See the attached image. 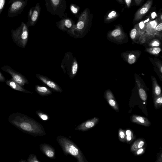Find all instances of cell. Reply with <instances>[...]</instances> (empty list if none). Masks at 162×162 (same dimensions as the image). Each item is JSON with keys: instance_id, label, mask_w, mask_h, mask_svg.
I'll return each mask as SVG.
<instances>
[{"instance_id": "38", "label": "cell", "mask_w": 162, "mask_h": 162, "mask_svg": "<svg viewBox=\"0 0 162 162\" xmlns=\"http://www.w3.org/2000/svg\"><path fill=\"white\" fill-rule=\"evenodd\" d=\"M161 51V49L160 48H155L153 49L152 52L155 54H157L159 53Z\"/></svg>"}, {"instance_id": "6", "label": "cell", "mask_w": 162, "mask_h": 162, "mask_svg": "<svg viewBox=\"0 0 162 162\" xmlns=\"http://www.w3.org/2000/svg\"><path fill=\"white\" fill-rule=\"evenodd\" d=\"M47 11L54 15H57L60 18L65 15L66 9V0H45Z\"/></svg>"}, {"instance_id": "14", "label": "cell", "mask_w": 162, "mask_h": 162, "mask_svg": "<svg viewBox=\"0 0 162 162\" xmlns=\"http://www.w3.org/2000/svg\"><path fill=\"white\" fill-rule=\"evenodd\" d=\"M40 149L45 156L52 159L56 158L55 149L50 145L47 144H43L39 146Z\"/></svg>"}, {"instance_id": "10", "label": "cell", "mask_w": 162, "mask_h": 162, "mask_svg": "<svg viewBox=\"0 0 162 162\" xmlns=\"http://www.w3.org/2000/svg\"><path fill=\"white\" fill-rule=\"evenodd\" d=\"M66 13L56 24L59 29L64 31L69 32L74 28L76 24L71 18L67 17Z\"/></svg>"}, {"instance_id": "40", "label": "cell", "mask_w": 162, "mask_h": 162, "mask_svg": "<svg viewBox=\"0 0 162 162\" xmlns=\"http://www.w3.org/2000/svg\"><path fill=\"white\" fill-rule=\"evenodd\" d=\"M143 0H135V2L137 6H139L141 4Z\"/></svg>"}, {"instance_id": "28", "label": "cell", "mask_w": 162, "mask_h": 162, "mask_svg": "<svg viewBox=\"0 0 162 162\" xmlns=\"http://www.w3.org/2000/svg\"><path fill=\"white\" fill-rule=\"evenodd\" d=\"M27 161L28 162H41L38 160L36 155L33 154H30Z\"/></svg>"}, {"instance_id": "15", "label": "cell", "mask_w": 162, "mask_h": 162, "mask_svg": "<svg viewBox=\"0 0 162 162\" xmlns=\"http://www.w3.org/2000/svg\"><path fill=\"white\" fill-rule=\"evenodd\" d=\"M131 120L132 122L146 126H149L151 123L147 118L143 116L138 115H133L131 117Z\"/></svg>"}, {"instance_id": "20", "label": "cell", "mask_w": 162, "mask_h": 162, "mask_svg": "<svg viewBox=\"0 0 162 162\" xmlns=\"http://www.w3.org/2000/svg\"><path fill=\"white\" fill-rule=\"evenodd\" d=\"M119 16L118 13L115 11L110 12L105 17L104 21L105 23L112 22Z\"/></svg>"}, {"instance_id": "23", "label": "cell", "mask_w": 162, "mask_h": 162, "mask_svg": "<svg viewBox=\"0 0 162 162\" xmlns=\"http://www.w3.org/2000/svg\"><path fill=\"white\" fill-rule=\"evenodd\" d=\"M36 113L38 116L43 121H47L50 120V117L48 115L41 111H37Z\"/></svg>"}, {"instance_id": "13", "label": "cell", "mask_w": 162, "mask_h": 162, "mask_svg": "<svg viewBox=\"0 0 162 162\" xmlns=\"http://www.w3.org/2000/svg\"><path fill=\"white\" fill-rule=\"evenodd\" d=\"M99 120V118L96 117L87 120L77 126L75 129L82 131H89L98 123Z\"/></svg>"}, {"instance_id": "1", "label": "cell", "mask_w": 162, "mask_h": 162, "mask_svg": "<svg viewBox=\"0 0 162 162\" xmlns=\"http://www.w3.org/2000/svg\"><path fill=\"white\" fill-rule=\"evenodd\" d=\"M8 120L12 125L23 132L34 136L46 134L43 126L34 119L20 113L10 115Z\"/></svg>"}, {"instance_id": "25", "label": "cell", "mask_w": 162, "mask_h": 162, "mask_svg": "<svg viewBox=\"0 0 162 162\" xmlns=\"http://www.w3.org/2000/svg\"><path fill=\"white\" fill-rule=\"evenodd\" d=\"M118 137L119 140L122 142H126V134L125 131L120 129L118 131Z\"/></svg>"}, {"instance_id": "24", "label": "cell", "mask_w": 162, "mask_h": 162, "mask_svg": "<svg viewBox=\"0 0 162 162\" xmlns=\"http://www.w3.org/2000/svg\"><path fill=\"white\" fill-rule=\"evenodd\" d=\"M154 107L157 109H160L162 105V97L161 96L157 97L154 100Z\"/></svg>"}, {"instance_id": "11", "label": "cell", "mask_w": 162, "mask_h": 162, "mask_svg": "<svg viewBox=\"0 0 162 162\" xmlns=\"http://www.w3.org/2000/svg\"><path fill=\"white\" fill-rule=\"evenodd\" d=\"M153 3V0H148L136 12L134 17V21H138L143 18L151 9Z\"/></svg>"}, {"instance_id": "2", "label": "cell", "mask_w": 162, "mask_h": 162, "mask_svg": "<svg viewBox=\"0 0 162 162\" xmlns=\"http://www.w3.org/2000/svg\"><path fill=\"white\" fill-rule=\"evenodd\" d=\"M92 18L93 15L90 10L88 8H86L79 16L74 28L67 34L75 38L83 37L88 32Z\"/></svg>"}, {"instance_id": "19", "label": "cell", "mask_w": 162, "mask_h": 162, "mask_svg": "<svg viewBox=\"0 0 162 162\" xmlns=\"http://www.w3.org/2000/svg\"><path fill=\"white\" fill-rule=\"evenodd\" d=\"M145 144V141L143 138L138 139L134 142L131 148V152H134L139 148L144 147Z\"/></svg>"}, {"instance_id": "22", "label": "cell", "mask_w": 162, "mask_h": 162, "mask_svg": "<svg viewBox=\"0 0 162 162\" xmlns=\"http://www.w3.org/2000/svg\"><path fill=\"white\" fill-rule=\"evenodd\" d=\"M162 21L159 19V18H157L156 20L150 21L146 24L147 28L148 30L150 29L154 30L156 29L157 25L158 24V22Z\"/></svg>"}, {"instance_id": "41", "label": "cell", "mask_w": 162, "mask_h": 162, "mask_svg": "<svg viewBox=\"0 0 162 162\" xmlns=\"http://www.w3.org/2000/svg\"><path fill=\"white\" fill-rule=\"evenodd\" d=\"M160 44L157 42L154 41L152 44V46L153 47H158L159 46Z\"/></svg>"}, {"instance_id": "37", "label": "cell", "mask_w": 162, "mask_h": 162, "mask_svg": "<svg viewBox=\"0 0 162 162\" xmlns=\"http://www.w3.org/2000/svg\"><path fill=\"white\" fill-rule=\"evenodd\" d=\"M5 78L3 75L2 73L0 71V82L4 83L6 81Z\"/></svg>"}, {"instance_id": "18", "label": "cell", "mask_w": 162, "mask_h": 162, "mask_svg": "<svg viewBox=\"0 0 162 162\" xmlns=\"http://www.w3.org/2000/svg\"><path fill=\"white\" fill-rule=\"evenodd\" d=\"M106 98L109 105L117 112L119 111V108L117 103L114 99L112 94L109 92L106 93Z\"/></svg>"}, {"instance_id": "36", "label": "cell", "mask_w": 162, "mask_h": 162, "mask_svg": "<svg viewBox=\"0 0 162 162\" xmlns=\"http://www.w3.org/2000/svg\"><path fill=\"white\" fill-rule=\"evenodd\" d=\"M125 1L127 7L128 8H129L131 5L132 0H125Z\"/></svg>"}, {"instance_id": "44", "label": "cell", "mask_w": 162, "mask_h": 162, "mask_svg": "<svg viewBox=\"0 0 162 162\" xmlns=\"http://www.w3.org/2000/svg\"><path fill=\"white\" fill-rule=\"evenodd\" d=\"M15 1V0H9V4H11L13 1Z\"/></svg>"}, {"instance_id": "30", "label": "cell", "mask_w": 162, "mask_h": 162, "mask_svg": "<svg viewBox=\"0 0 162 162\" xmlns=\"http://www.w3.org/2000/svg\"><path fill=\"white\" fill-rule=\"evenodd\" d=\"M121 33V31L119 29H116L112 31L111 35L113 37H116L120 36Z\"/></svg>"}, {"instance_id": "34", "label": "cell", "mask_w": 162, "mask_h": 162, "mask_svg": "<svg viewBox=\"0 0 162 162\" xmlns=\"http://www.w3.org/2000/svg\"><path fill=\"white\" fill-rule=\"evenodd\" d=\"M154 93L157 97L160 96L161 90L160 87L159 86H157L155 87Z\"/></svg>"}, {"instance_id": "4", "label": "cell", "mask_w": 162, "mask_h": 162, "mask_svg": "<svg viewBox=\"0 0 162 162\" xmlns=\"http://www.w3.org/2000/svg\"><path fill=\"white\" fill-rule=\"evenodd\" d=\"M23 22L16 30H12L11 37L13 41L18 46L24 48L28 43L29 38V29Z\"/></svg>"}, {"instance_id": "3", "label": "cell", "mask_w": 162, "mask_h": 162, "mask_svg": "<svg viewBox=\"0 0 162 162\" xmlns=\"http://www.w3.org/2000/svg\"><path fill=\"white\" fill-rule=\"evenodd\" d=\"M56 140L66 156L70 155L76 158L78 162H87L82 151L73 141L62 136H58Z\"/></svg>"}, {"instance_id": "32", "label": "cell", "mask_w": 162, "mask_h": 162, "mask_svg": "<svg viewBox=\"0 0 162 162\" xmlns=\"http://www.w3.org/2000/svg\"><path fill=\"white\" fill-rule=\"evenodd\" d=\"M136 57L134 55H130L128 59V62L130 64H133L136 62Z\"/></svg>"}, {"instance_id": "29", "label": "cell", "mask_w": 162, "mask_h": 162, "mask_svg": "<svg viewBox=\"0 0 162 162\" xmlns=\"http://www.w3.org/2000/svg\"><path fill=\"white\" fill-rule=\"evenodd\" d=\"M145 148L144 147H142L134 152V154L136 156H140L142 155L145 152Z\"/></svg>"}, {"instance_id": "21", "label": "cell", "mask_w": 162, "mask_h": 162, "mask_svg": "<svg viewBox=\"0 0 162 162\" xmlns=\"http://www.w3.org/2000/svg\"><path fill=\"white\" fill-rule=\"evenodd\" d=\"M126 134V142L128 144H131L135 137L132 131L130 129H127L125 131Z\"/></svg>"}, {"instance_id": "7", "label": "cell", "mask_w": 162, "mask_h": 162, "mask_svg": "<svg viewBox=\"0 0 162 162\" xmlns=\"http://www.w3.org/2000/svg\"><path fill=\"white\" fill-rule=\"evenodd\" d=\"M28 0H15L11 4L8 10V17L13 18L21 14L26 6Z\"/></svg>"}, {"instance_id": "46", "label": "cell", "mask_w": 162, "mask_h": 162, "mask_svg": "<svg viewBox=\"0 0 162 162\" xmlns=\"http://www.w3.org/2000/svg\"><path fill=\"white\" fill-rule=\"evenodd\" d=\"M162 67H161V73H162Z\"/></svg>"}, {"instance_id": "17", "label": "cell", "mask_w": 162, "mask_h": 162, "mask_svg": "<svg viewBox=\"0 0 162 162\" xmlns=\"http://www.w3.org/2000/svg\"><path fill=\"white\" fill-rule=\"evenodd\" d=\"M35 90L40 96L43 97L50 95L53 93L52 91L48 88L38 85L36 86Z\"/></svg>"}, {"instance_id": "39", "label": "cell", "mask_w": 162, "mask_h": 162, "mask_svg": "<svg viewBox=\"0 0 162 162\" xmlns=\"http://www.w3.org/2000/svg\"><path fill=\"white\" fill-rule=\"evenodd\" d=\"M157 15L156 12H152L151 14V19H153L155 18H156L157 16Z\"/></svg>"}, {"instance_id": "35", "label": "cell", "mask_w": 162, "mask_h": 162, "mask_svg": "<svg viewBox=\"0 0 162 162\" xmlns=\"http://www.w3.org/2000/svg\"><path fill=\"white\" fill-rule=\"evenodd\" d=\"M156 30L158 31H160L162 30V22H161L160 23L158 24L156 27Z\"/></svg>"}, {"instance_id": "5", "label": "cell", "mask_w": 162, "mask_h": 162, "mask_svg": "<svg viewBox=\"0 0 162 162\" xmlns=\"http://www.w3.org/2000/svg\"><path fill=\"white\" fill-rule=\"evenodd\" d=\"M62 68L64 73H66L71 79L75 77L77 73L78 64L76 57L70 52L66 53L61 64Z\"/></svg>"}, {"instance_id": "42", "label": "cell", "mask_w": 162, "mask_h": 162, "mask_svg": "<svg viewBox=\"0 0 162 162\" xmlns=\"http://www.w3.org/2000/svg\"><path fill=\"white\" fill-rule=\"evenodd\" d=\"M157 162H162V154L161 153L160 154V156L159 157V158L158 159Z\"/></svg>"}, {"instance_id": "8", "label": "cell", "mask_w": 162, "mask_h": 162, "mask_svg": "<svg viewBox=\"0 0 162 162\" xmlns=\"http://www.w3.org/2000/svg\"><path fill=\"white\" fill-rule=\"evenodd\" d=\"M2 69L8 73L12 77V79L22 87L25 84L29 83L28 79L24 76L12 69L10 66L5 65L2 67Z\"/></svg>"}, {"instance_id": "45", "label": "cell", "mask_w": 162, "mask_h": 162, "mask_svg": "<svg viewBox=\"0 0 162 162\" xmlns=\"http://www.w3.org/2000/svg\"><path fill=\"white\" fill-rule=\"evenodd\" d=\"M20 161V162H27V161H26V160H21L19 161V162Z\"/></svg>"}, {"instance_id": "16", "label": "cell", "mask_w": 162, "mask_h": 162, "mask_svg": "<svg viewBox=\"0 0 162 162\" xmlns=\"http://www.w3.org/2000/svg\"><path fill=\"white\" fill-rule=\"evenodd\" d=\"M5 83L7 85L13 89L27 93L32 94L33 93L24 89L23 87L16 82L12 78L6 80Z\"/></svg>"}, {"instance_id": "26", "label": "cell", "mask_w": 162, "mask_h": 162, "mask_svg": "<svg viewBox=\"0 0 162 162\" xmlns=\"http://www.w3.org/2000/svg\"><path fill=\"white\" fill-rule=\"evenodd\" d=\"M139 95L142 100L145 101L147 99L146 93L142 89H140L139 90Z\"/></svg>"}, {"instance_id": "33", "label": "cell", "mask_w": 162, "mask_h": 162, "mask_svg": "<svg viewBox=\"0 0 162 162\" xmlns=\"http://www.w3.org/2000/svg\"><path fill=\"white\" fill-rule=\"evenodd\" d=\"M137 32V31L136 28H134L131 31L130 33V37L132 39H134L135 38Z\"/></svg>"}, {"instance_id": "9", "label": "cell", "mask_w": 162, "mask_h": 162, "mask_svg": "<svg viewBox=\"0 0 162 162\" xmlns=\"http://www.w3.org/2000/svg\"><path fill=\"white\" fill-rule=\"evenodd\" d=\"M40 4L37 3L30 9L28 15V21L26 24L28 28L36 25L40 16Z\"/></svg>"}, {"instance_id": "27", "label": "cell", "mask_w": 162, "mask_h": 162, "mask_svg": "<svg viewBox=\"0 0 162 162\" xmlns=\"http://www.w3.org/2000/svg\"><path fill=\"white\" fill-rule=\"evenodd\" d=\"M70 9L72 13L75 15L78 13L80 8L75 4H72L70 5Z\"/></svg>"}, {"instance_id": "31", "label": "cell", "mask_w": 162, "mask_h": 162, "mask_svg": "<svg viewBox=\"0 0 162 162\" xmlns=\"http://www.w3.org/2000/svg\"><path fill=\"white\" fill-rule=\"evenodd\" d=\"M7 1V0H0V17L3 10Z\"/></svg>"}, {"instance_id": "12", "label": "cell", "mask_w": 162, "mask_h": 162, "mask_svg": "<svg viewBox=\"0 0 162 162\" xmlns=\"http://www.w3.org/2000/svg\"><path fill=\"white\" fill-rule=\"evenodd\" d=\"M37 77L40 81L51 89L54 91L60 93L63 92L61 88L53 80L45 76L36 74Z\"/></svg>"}, {"instance_id": "43", "label": "cell", "mask_w": 162, "mask_h": 162, "mask_svg": "<svg viewBox=\"0 0 162 162\" xmlns=\"http://www.w3.org/2000/svg\"><path fill=\"white\" fill-rule=\"evenodd\" d=\"M118 2L121 4H123V0H117Z\"/></svg>"}]
</instances>
